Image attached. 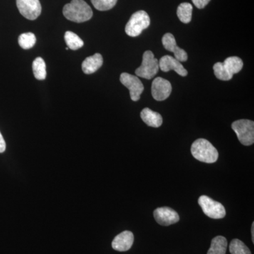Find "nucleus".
<instances>
[{
  "label": "nucleus",
  "instance_id": "412c9836",
  "mask_svg": "<svg viewBox=\"0 0 254 254\" xmlns=\"http://www.w3.org/2000/svg\"><path fill=\"white\" fill-rule=\"evenodd\" d=\"M18 44L24 50H29L36 43V37L33 33H22L18 37Z\"/></svg>",
  "mask_w": 254,
  "mask_h": 254
},
{
  "label": "nucleus",
  "instance_id": "2eb2a0df",
  "mask_svg": "<svg viewBox=\"0 0 254 254\" xmlns=\"http://www.w3.org/2000/svg\"><path fill=\"white\" fill-rule=\"evenodd\" d=\"M103 64V56L99 53L87 58L82 63V70L86 74H91L98 71Z\"/></svg>",
  "mask_w": 254,
  "mask_h": 254
},
{
  "label": "nucleus",
  "instance_id": "6e6552de",
  "mask_svg": "<svg viewBox=\"0 0 254 254\" xmlns=\"http://www.w3.org/2000/svg\"><path fill=\"white\" fill-rule=\"evenodd\" d=\"M120 81L129 90L131 99L133 101H138L144 90L143 83L138 76L128 73H123L120 75Z\"/></svg>",
  "mask_w": 254,
  "mask_h": 254
},
{
  "label": "nucleus",
  "instance_id": "aec40b11",
  "mask_svg": "<svg viewBox=\"0 0 254 254\" xmlns=\"http://www.w3.org/2000/svg\"><path fill=\"white\" fill-rule=\"evenodd\" d=\"M64 40L68 49L76 50L83 46V41L76 33L71 31H66L64 35Z\"/></svg>",
  "mask_w": 254,
  "mask_h": 254
},
{
  "label": "nucleus",
  "instance_id": "a211bd4d",
  "mask_svg": "<svg viewBox=\"0 0 254 254\" xmlns=\"http://www.w3.org/2000/svg\"><path fill=\"white\" fill-rule=\"evenodd\" d=\"M193 6L190 3L184 2L177 8V14L179 19L184 23H189L191 21Z\"/></svg>",
  "mask_w": 254,
  "mask_h": 254
},
{
  "label": "nucleus",
  "instance_id": "b1692460",
  "mask_svg": "<svg viewBox=\"0 0 254 254\" xmlns=\"http://www.w3.org/2000/svg\"><path fill=\"white\" fill-rule=\"evenodd\" d=\"M210 0H192V2L198 9H203L210 2Z\"/></svg>",
  "mask_w": 254,
  "mask_h": 254
},
{
  "label": "nucleus",
  "instance_id": "ddd939ff",
  "mask_svg": "<svg viewBox=\"0 0 254 254\" xmlns=\"http://www.w3.org/2000/svg\"><path fill=\"white\" fill-rule=\"evenodd\" d=\"M162 43L164 48L175 55V58L181 62H186L188 60V55L185 50L177 46L176 40L172 33H168L164 35Z\"/></svg>",
  "mask_w": 254,
  "mask_h": 254
},
{
  "label": "nucleus",
  "instance_id": "20e7f679",
  "mask_svg": "<svg viewBox=\"0 0 254 254\" xmlns=\"http://www.w3.org/2000/svg\"><path fill=\"white\" fill-rule=\"evenodd\" d=\"M150 19L145 11H138L131 15L125 27V32L128 36L137 37L148 28Z\"/></svg>",
  "mask_w": 254,
  "mask_h": 254
},
{
  "label": "nucleus",
  "instance_id": "423d86ee",
  "mask_svg": "<svg viewBox=\"0 0 254 254\" xmlns=\"http://www.w3.org/2000/svg\"><path fill=\"white\" fill-rule=\"evenodd\" d=\"M159 61L155 58L154 55L150 50H147L143 55L142 64L135 73L138 77L151 79L158 72Z\"/></svg>",
  "mask_w": 254,
  "mask_h": 254
},
{
  "label": "nucleus",
  "instance_id": "39448f33",
  "mask_svg": "<svg viewBox=\"0 0 254 254\" xmlns=\"http://www.w3.org/2000/svg\"><path fill=\"white\" fill-rule=\"evenodd\" d=\"M232 129L236 133L242 144L251 145L254 143V123L252 120H240L234 122Z\"/></svg>",
  "mask_w": 254,
  "mask_h": 254
},
{
  "label": "nucleus",
  "instance_id": "6ab92c4d",
  "mask_svg": "<svg viewBox=\"0 0 254 254\" xmlns=\"http://www.w3.org/2000/svg\"><path fill=\"white\" fill-rule=\"evenodd\" d=\"M33 71L38 80H45L47 76L46 64L42 58H37L33 63Z\"/></svg>",
  "mask_w": 254,
  "mask_h": 254
},
{
  "label": "nucleus",
  "instance_id": "f8f14e48",
  "mask_svg": "<svg viewBox=\"0 0 254 254\" xmlns=\"http://www.w3.org/2000/svg\"><path fill=\"white\" fill-rule=\"evenodd\" d=\"M159 68L164 72H168L173 70L182 76H186L188 74L186 68L184 67L180 61L170 55H165L159 61Z\"/></svg>",
  "mask_w": 254,
  "mask_h": 254
},
{
  "label": "nucleus",
  "instance_id": "9d476101",
  "mask_svg": "<svg viewBox=\"0 0 254 254\" xmlns=\"http://www.w3.org/2000/svg\"><path fill=\"white\" fill-rule=\"evenodd\" d=\"M172 93V85L165 78L157 77L152 83L151 93L157 101H163L169 98Z\"/></svg>",
  "mask_w": 254,
  "mask_h": 254
},
{
  "label": "nucleus",
  "instance_id": "f03ea898",
  "mask_svg": "<svg viewBox=\"0 0 254 254\" xmlns=\"http://www.w3.org/2000/svg\"><path fill=\"white\" fill-rule=\"evenodd\" d=\"M190 152L196 160L205 163H215L219 156L216 148L204 138L195 140L191 145Z\"/></svg>",
  "mask_w": 254,
  "mask_h": 254
},
{
  "label": "nucleus",
  "instance_id": "f3484780",
  "mask_svg": "<svg viewBox=\"0 0 254 254\" xmlns=\"http://www.w3.org/2000/svg\"><path fill=\"white\" fill-rule=\"evenodd\" d=\"M227 248L226 238L222 236H217L212 240L211 245L207 254H225Z\"/></svg>",
  "mask_w": 254,
  "mask_h": 254
},
{
  "label": "nucleus",
  "instance_id": "a878e982",
  "mask_svg": "<svg viewBox=\"0 0 254 254\" xmlns=\"http://www.w3.org/2000/svg\"><path fill=\"white\" fill-rule=\"evenodd\" d=\"M252 242L254 243V222L252 223Z\"/></svg>",
  "mask_w": 254,
  "mask_h": 254
},
{
  "label": "nucleus",
  "instance_id": "4468645a",
  "mask_svg": "<svg viewBox=\"0 0 254 254\" xmlns=\"http://www.w3.org/2000/svg\"><path fill=\"white\" fill-rule=\"evenodd\" d=\"M133 241L134 237L131 232H123L115 237L112 243V247L114 250L118 252H127L131 248Z\"/></svg>",
  "mask_w": 254,
  "mask_h": 254
},
{
  "label": "nucleus",
  "instance_id": "0eeeda50",
  "mask_svg": "<svg viewBox=\"0 0 254 254\" xmlns=\"http://www.w3.org/2000/svg\"><path fill=\"white\" fill-rule=\"evenodd\" d=\"M198 204L205 215L212 219H222L226 215L225 207L222 203L212 199L207 195H201L198 198Z\"/></svg>",
  "mask_w": 254,
  "mask_h": 254
},
{
  "label": "nucleus",
  "instance_id": "f257e3e1",
  "mask_svg": "<svg viewBox=\"0 0 254 254\" xmlns=\"http://www.w3.org/2000/svg\"><path fill=\"white\" fill-rule=\"evenodd\" d=\"M63 14L65 18L73 22L83 23L91 19L93 11L83 0H72L64 6Z\"/></svg>",
  "mask_w": 254,
  "mask_h": 254
},
{
  "label": "nucleus",
  "instance_id": "dca6fc26",
  "mask_svg": "<svg viewBox=\"0 0 254 254\" xmlns=\"http://www.w3.org/2000/svg\"><path fill=\"white\" fill-rule=\"evenodd\" d=\"M142 120L148 126L158 128L163 124V118L161 115L156 112L153 111L150 108H144L141 113Z\"/></svg>",
  "mask_w": 254,
  "mask_h": 254
},
{
  "label": "nucleus",
  "instance_id": "4be33fe9",
  "mask_svg": "<svg viewBox=\"0 0 254 254\" xmlns=\"http://www.w3.org/2000/svg\"><path fill=\"white\" fill-rule=\"evenodd\" d=\"M230 252L231 254H252L247 246L237 239L232 240L230 243Z\"/></svg>",
  "mask_w": 254,
  "mask_h": 254
},
{
  "label": "nucleus",
  "instance_id": "7ed1b4c3",
  "mask_svg": "<svg viewBox=\"0 0 254 254\" xmlns=\"http://www.w3.org/2000/svg\"><path fill=\"white\" fill-rule=\"evenodd\" d=\"M243 65V62L238 57H230L223 63H217L214 64V73L221 81H230L234 74L240 72Z\"/></svg>",
  "mask_w": 254,
  "mask_h": 254
},
{
  "label": "nucleus",
  "instance_id": "1a4fd4ad",
  "mask_svg": "<svg viewBox=\"0 0 254 254\" xmlns=\"http://www.w3.org/2000/svg\"><path fill=\"white\" fill-rule=\"evenodd\" d=\"M19 12L28 20H36L41 14L42 6L39 0H16Z\"/></svg>",
  "mask_w": 254,
  "mask_h": 254
},
{
  "label": "nucleus",
  "instance_id": "5701e85b",
  "mask_svg": "<svg viewBox=\"0 0 254 254\" xmlns=\"http://www.w3.org/2000/svg\"><path fill=\"white\" fill-rule=\"evenodd\" d=\"M95 9L99 11H108L113 9L116 5L118 0H91Z\"/></svg>",
  "mask_w": 254,
  "mask_h": 254
},
{
  "label": "nucleus",
  "instance_id": "9b49d317",
  "mask_svg": "<svg viewBox=\"0 0 254 254\" xmlns=\"http://www.w3.org/2000/svg\"><path fill=\"white\" fill-rule=\"evenodd\" d=\"M153 215L159 225L163 226H170L177 223L180 220L178 213L169 207H162L155 209Z\"/></svg>",
  "mask_w": 254,
  "mask_h": 254
},
{
  "label": "nucleus",
  "instance_id": "393cba45",
  "mask_svg": "<svg viewBox=\"0 0 254 254\" xmlns=\"http://www.w3.org/2000/svg\"><path fill=\"white\" fill-rule=\"evenodd\" d=\"M5 150H6V143H5L4 138L0 132V153H4Z\"/></svg>",
  "mask_w": 254,
  "mask_h": 254
}]
</instances>
